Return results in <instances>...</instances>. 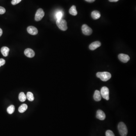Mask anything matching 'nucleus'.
Returning <instances> with one entry per match:
<instances>
[{
    "mask_svg": "<svg viewBox=\"0 0 136 136\" xmlns=\"http://www.w3.org/2000/svg\"><path fill=\"white\" fill-rule=\"evenodd\" d=\"M97 78H100L102 81H107L111 78V75L108 72H99L97 73Z\"/></svg>",
    "mask_w": 136,
    "mask_h": 136,
    "instance_id": "f257e3e1",
    "label": "nucleus"
},
{
    "mask_svg": "<svg viewBox=\"0 0 136 136\" xmlns=\"http://www.w3.org/2000/svg\"><path fill=\"white\" fill-rule=\"evenodd\" d=\"M118 129L121 136H126L127 134L128 130L126 125L124 122H120L118 125Z\"/></svg>",
    "mask_w": 136,
    "mask_h": 136,
    "instance_id": "f03ea898",
    "label": "nucleus"
},
{
    "mask_svg": "<svg viewBox=\"0 0 136 136\" xmlns=\"http://www.w3.org/2000/svg\"><path fill=\"white\" fill-rule=\"evenodd\" d=\"M56 25L59 29L61 30L66 31L67 29V23L66 20L63 19L57 20Z\"/></svg>",
    "mask_w": 136,
    "mask_h": 136,
    "instance_id": "7ed1b4c3",
    "label": "nucleus"
},
{
    "mask_svg": "<svg viewBox=\"0 0 136 136\" xmlns=\"http://www.w3.org/2000/svg\"><path fill=\"white\" fill-rule=\"evenodd\" d=\"M101 97L106 100L109 99V90L106 87H103L101 88L100 91Z\"/></svg>",
    "mask_w": 136,
    "mask_h": 136,
    "instance_id": "20e7f679",
    "label": "nucleus"
},
{
    "mask_svg": "<svg viewBox=\"0 0 136 136\" xmlns=\"http://www.w3.org/2000/svg\"><path fill=\"white\" fill-rule=\"evenodd\" d=\"M45 13L42 8H39L36 12L35 16V20L36 21L41 20L44 16Z\"/></svg>",
    "mask_w": 136,
    "mask_h": 136,
    "instance_id": "39448f33",
    "label": "nucleus"
},
{
    "mask_svg": "<svg viewBox=\"0 0 136 136\" xmlns=\"http://www.w3.org/2000/svg\"><path fill=\"white\" fill-rule=\"evenodd\" d=\"M82 30L83 33L87 36L91 35L92 33V29L86 24H84L82 26Z\"/></svg>",
    "mask_w": 136,
    "mask_h": 136,
    "instance_id": "423d86ee",
    "label": "nucleus"
},
{
    "mask_svg": "<svg viewBox=\"0 0 136 136\" xmlns=\"http://www.w3.org/2000/svg\"><path fill=\"white\" fill-rule=\"evenodd\" d=\"M118 57L119 60L124 63H127L130 59L129 56L128 55L124 54H119Z\"/></svg>",
    "mask_w": 136,
    "mask_h": 136,
    "instance_id": "0eeeda50",
    "label": "nucleus"
},
{
    "mask_svg": "<svg viewBox=\"0 0 136 136\" xmlns=\"http://www.w3.org/2000/svg\"><path fill=\"white\" fill-rule=\"evenodd\" d=\"M24 54L27 57L29 58H32L35 56V53L34 51L31 49H26L24 51Z\"/></svg>",
    "mask_w": 136,
    "mask_h": 136,
    "instance_id": "6e6552de",
    "label": "nucleus"
},
{
    "mask_svg": "<svg viewBox=\"0 0 136 136\" xmlns=\"http://www.w3.org/2000/svg\"><path fill=\"white\" fill-rule=\"evenodd\" d=\"M28 33L33 35H36L38 33V30L35 27L33 26H29L27 29Z\"/></svg>",
    "mask_w": 136,
    "mask_h": 136,
    "instance_id": "1a4fd4ad",
    "label": "nucleus"
},
{
    "mask_svg": "<svg viewBox=\"0 0 136 136\" xmlns=\"http://www.w3.org/2000/svg\"><path fill=\"white\" fill-rule=\"evenodd\" d=\"M96 117L99 120H104L106 118V115L104 112L101 110H99L97 111Z\"/></svg>",
    "mask_w": 136,
    "mask_h": 136,
    "instance_id": "9d476101",
    "label": "nucleus"
},
{
    "mask_svg": "<svg viewBox=\"0 0 136 136\" xmlns=\"http://www.w3.org/2000/svg\"><path fill=\"white\" fill-rule=\"evenodd\" d=\"M101 46V43L99 41H95L93 42L89 45V48L90 50H94L97 48Z\"/></svg>",
    "mask_w": 136,
    "mask_h": 136,
    "instance_id": "9b49d317",
    "label": "nucleus"
},
{
    "mask_svg": "<svg viewBox=\"0 0 136 136\" xmlns=\"http://www.w3.org/2000/svg\"><path fill=\"white\" fill-rule=\"evenodd\" d=\"M93 98L95 101H99L101 99V96L100 92L98 90L95 91L93 95Z\"/></svg>",
    "mask_w": 136,
    "mask_h": 136,
    "instance_id": "f8f14e48",
    "label": "nucleus"
},
{
    "mask_svg": "<svg viewBox=\"0 0 136 136\" xmlns=\"http://www.w3.org/2000/svg\"><path fill=\"white\" fill-rule=\"evenodd\" d=\"M91 16L93 19H97L100 18L101 14L99 11L95 10L92 11L91 13Z\"/></svg>",
    "mask_w": 136,
    "mask_h": 136,
    "instance_id": "ddd939ff",
    "label": "nucleus"
},
{
    "mask_svg": "<svg viewBox=\"0 0 136 136\" xmlns=\"http://www.w3.org/2000/svg\"><path fill=\"white\" fill-rule=\"evenodd\" d=\"M10 49L6 47H3L1 49V52L2 54L5 57H7L8 56Z\"/></svg>",
    "mask_w": 136,
    "mask_h": 136,
    "instance_id": "4468645a",
    "label": "nucleus"
},
{
    "mask_svg": "<svg viewBox=\"0 0 136 136\" xmlns=\"http://www.w3.org/2000/svg\"><path fill=\"white\" fill-rule=\"evenodd\" d=\"M69 13L73 16H76L78 12L76 10V7L75 5H73L70 8L69 11Z\"/></svg>",
    "mask_w": 136,
    "mask_h": 136,
    "instance_id": "2eb2a0df",
    "label": "nucleus"
},
{
    "mask_svg": "<svg viewBox=\"0 0 136 136\" xmlns=\"http://www.w3.org/2000/svg\"><path fill=\"white\" fill-rule=\"evenodd\" d=\"M28 108L27 105L26 104H24L19 107L18 109L19 112L20 113H22L25 112Z\"/></svg>",
    "mask_w": 136,
    "mask_h": 136,
    "instance_id": "dca6fc26",
    "label": "nucleus"
},
{
    "mask_svg": "<svg viewBox=\"0 0 136 136\" xmlns=\"http://www.w3.org/2000/svg\"><path fill=\"white\" fill-rule=\"evenodd\" d=\"M19 99L20 101L24 102L26 101L27 97L24 92H21L20 93L19 95Z\"/></svg>",
    "mask_w": 136,
    "mask_h": 136,
    "instance_id": "f3484780",
    "label": "nucleus"
},
{
    "mask_svg": "<svg viewBox=\"0 0 136 136\" xmlns=\"http://www.w3.org/2000/svg\"><path fill=\"white\" fill-rule=\"evenodd\" d=\"M63 16V12L61 11H57L55 14V18H56L57 20L62 19Z\"/></svg>",
    "mask_w": 136,
    "mask_h": 136,
    "instance_id": "a211bd4d",
    "label": "nucleus"
},
{
    "mask_svg": "<svg viewBox=\"0 0 136 136\" xmlns=\"http://www.w3.org/2000/svg\"><path fill=\"white\" fill-rule=\"evenodd\" d=\"M26 97L27 99L30 101H33L34 99L33 94L31 92H27Z\"/></svg>",
    "mask_w": 136,
    "mask_h": 136,
    "instance_id": "6ab92c4d",
    "label": "nucleus"
},
{
    "mask_svg": "<svg viewBox=\"0 0 136 136\" xmlns=\"http://www.w3.org/2000/svg\"><path fill=\"white\" fill-rule=\"evenodd\" d=\"M15 107L13 105H11L8 107L7 112L9 114H12L15 112Z\"/></svg>",
    "mask_w": 136,
    "mask_h": 136,
    "instance_id": "aec40b11",
    "label": "nucleus"
},
{
    "mask_svg": "<svg viewBox=\"0 0 136 136\" xmlns=\"http://www.w3.org/2000/svg\"><path fill=\"white\" fill-rule=\"evenodd\" d=\"M106 136H115L112 131L107 130L106 132Z\"/></svg>",
    "mask_w": 136,
    "mask_h": 136,
    "instance_id": "412c9836",
    "label": "nucleus"
},
{
    "mask_svg": "<svg viewBox=\"0 0 136 136\" xmlns=\"http://www.w3.org/2000/svg\"><path fill=\"white\" fill-rule=\"evenodd\" d=\"M22 0H12L11 1V4L12 5H16L19 4L21 2Z\"/></svg>",
    "mask_w": 136,
    "mask_h": 136,
    "instance_id": "4be33fe9",
    "label": "nucleus"
},
{
    "mask_svg": "<svg viewBox=\"0 0 136 136\" xmlns=\"http://www.w3.org/2000/svg\"><path fill=\"white\" fill-rule=\"evenodd\" d=\"M6 10L4 8L0 6V15H2L5 13Z\"/></svg>",
    "mask_w": 136,
    "mask_h": 136,
    "instance_id": "5701e85b",
    "label": "nucleus"
},
{
    "mask_svg": "<svg viewBox=\"0 0 136 136\" xmlns=\"http://www.w3.org/2000/svg\"><path fill=\"white\" fill-rule=\"evenodd\" d=\"M5 63V61L3 59H0V67L4 65Z\"/></svg>",
    "mask_w": 136,
    "mask_h": 136,
    "instance_id": "b1692460",
    "label": "nucleus"
},
{
    "mask_svg": "<svg viewBox=\"0 0 136 136\" xmlns=\"http://www.w3.org/2000/svg\"><path fill=\"white\" fill-rule=\"evenodd\" d=\"M86 0V1H87V2H88L92 3V2H94L95 0Z\"/></svg>",
    "mask_w": 136,
    "mask_h": 136,
    "instance_id": "393cba45",
    "label": "nucleus"
},
{
    "mask_svg": "<svg viewBox=\"0 0 136 136\" xmlns=\"http://www.w3.org/2000/svg\"><path fill=\"white\" fill-rule=\"evenodd\" d=\"M110 2H118L119 0H109Z\"/></svg>",
    "mask_w": 136,
    "mask_h": 136,
    "instance_id": "a878e982",
    "label": "nucleus"
},
{
    "mask_svg": "<svg viewBox=\"0 0 136 136\" xmlns=\"http://www.w3.org/2000/svg\"><path fill=\"white\" fill-rule=\"evenodd\" d=\"M2 33H3V31H2V29H1L0 28V37L1 36H2Z\"/></svg>",
    "mask_w": 136,
    "mask_h": 136,
    "instance_id": "bb28decb",
    "label": "nucleus"
}]
</instances>
